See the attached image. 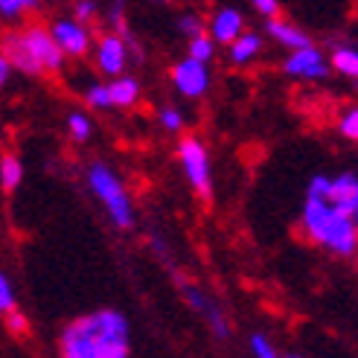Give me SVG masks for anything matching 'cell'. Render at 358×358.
I'll return each instance as SVG.
<instances>
[{
	"label": "cell",
	"mask_w": 358,
	"mask_h": 358,
	"mask_svg": "<svg viewBox=\"0 0 358 358\" xmlns=\"http://www.w3.org/2000/svg\"><path fill=\"white\" fill-rule=\"evenodd\" d=\"M59 350L64 358H125L131 352V327L122 312L99 309L70 320Z\"/></svg>",
	"instance_id": "obj_1"
},
{
	"label": "cell",
	"mask_w": 358,
	"mask_h": 358,
	"mask_svg": "<svg viewBox=\"0 0 358 358\" xmlns=\"http://www.w3.org/2000/svg\"><path fill=\"white\" fill-rule=\"evenodd\" d=\"M300 224L317 248H324V250H329V254L344 257V259L355 257V250H358L355 216L338 210L332 201L324 199V195L306 192V201H303V213H300Z\"/></svg>",
	"instance_id": "obj_2"
},
{
	"label": "cell",
	"mask_w": 358,
	"mask_h": 358,
	"mask_svg": "<svg viewBox=\"0 0 358 358\" xmlns=\"http://www.w3.org/2000/svg\"><path fill=\"white\" fill-rule=\"evenodd\" d=\"M0 52L6 56L12 70H21L27 76L59 73L67 62L44 24H27L24 29H6L3 38H0Z\"/></svg>",
	"instance_id": "obj_3"
},
{
	"label": "cell",
	"mask_w": 358,
	"mask_h": 358,
	"mask_svg": "<svg viewBox=\"0 0 358 358\" xmlns=\"http://www.w3.org/2000/svg\"><path fill=\"white\" fill-rule=\"evenodd\" d=\"M85 178H87V189L99 199L111 224L120 230H131L134 227V204H131L129 189L122 184V178L108 164H102V160H94V164L87 166Z\"/></svg>",
	"instance_id": "obj_4"
},
{
	"label": "cell",
	"mask_w": 358,
	"mask_h": 358,
	"mask_svg": "<svg viewBox=\"0 0 358 358\" xmlns=\"http://www.w3.org/2000/svg\"><path fill=\"white\" fill-rule=\"evenodd\" d=\"M178 164H181V172L187 178V184L192 187V192L201 201H210L213 199V160L199 137H184L178 143Z\"/></svg>",
	"instance_id": "obj_5"
},
{
	"label": "cell",
	"mask_w": 358,
	"mask_h": 358,
	"mask_svg": "<svg viewBox=\"0 0 358 358\" xmlns=\"http://www.w3.org/2000/svg\"><path fill=\"white\" fill-rule=\"evenodd\" d=\"M282 73L292 76V79H303V82H320V79L329 76V62L315 44H306V47H297L285 56Z\"/></svg>",
	"instance_id": "obj_6"
},
{
	"label": "cell",
	"mask_w": 358,
	"mask_h": 358,
	"mask_svg": "<svg viewBox=\"0 0 358 358\" xmlns=\"http://www.w3.org/2000/svg\"><path fill=\"white\" fill-rule=\"evenodd\" d=\"M47 29L52 41L59 44V50L64 52V59H82L91 50V29L79 24L76 17H56Z\"/></svg>",
	"instance_id": "obj_7"
},
{
	"label": "cell",
	"mask_w": 358,
	"mask_h": 358,
	"mask_svg": "<svg viewBox=\"0 0 358 358\" xmlns=\"http://www.w3.org/2000/svg\"><path fill=\"white\" fill-rule=\"evenodd\" d=\"M172 85H175L178 94H184L189 99H199V96L207 94V87H210V70H207L204 62L187 56L172 67Z\"/></svg>",
	"instance_id": "obj_8"
},
{
	"label": "cell",
	"mask_w": 358,
	"mask_h": 358,
	"mask_svg": "<svg viewBox=\"0 0 358 358\" xmlns=\"http://www.w3.org/2000/svg\"><path fill=\"white\" fill-rule=\"evenodd\" d=\"M184 300L207 320L210 332L216 335L219 341H227V338H230V327H227V317H224V312L219 309L216 300H213L210 294H204L201 289H195V285H184Z\"/></svg>",
	"instance_id": "obj_9"
},
{
	"label": "cell",
	"mask_w": 358,
	"mask_h": 358,
	"mask_svg": "<svg viewBox=\"0 0 358 358\" xmlns=\"http://www.w3.org/2000/svg\"><path fill=\"white\" fill-rule=\"evenodd\" d=\"M96 67L105 76L125 73V67H129V44H125L122 35L108 32L96 41Z\"/></svg>",
	"instance_id": "obj_10"
},
{
	"label": "cell",
	"mask_w": 358,
	"mask_h": 358,
	"mask_svg": "<svg viewBox=\"0 0 358 358\" xmlns=\"http://www.w3.org/2000/svg\"><path fill=\"white\" fill-rule=\"evenodd\" d=\"M204 29H207V35L216 44H230L236 38V35L245 29V17H242V12L239 9H234V6H222V9H216L213 12V17H210V24H204Z\"/></svg>",
	"instance_id": "obj_11"
},
{
	"label": "cell",
	"mask_w": 358,
	"mask_h": 358,
	"mask_svg": "<svg viewBox=\"0 0 358 358\" xmlns=\"http://www.w3.org/2000/svg\"><path fill=\"white\" fill-rule=\"evenodd\" d=\"M327 201H332L338 210L350 213V216H358V178L355 172H341L329 178V189L324 195Z\"/></svg>",
	"instance_id": "obj_12"
},
{
	"label": "cell",
	"mask_w": 358,
	"mask_h": 358,
	"mask_svg": "<svg viewBox=\"0 0 358 358\" xmlns=\"http://www.w3.org/2000/svg\"><path fill=\"white\" fill-rule=\"evenodd\" d=\"M265 29H268V35L280 44V47H289V50H297V47H306V44H312V38L306 32H303L297 24H292V21H282V17H265Z\"/></svg>",
	"instance_id": "obj_13"
},
{
	"label": "cell",
	"mask_w": 358,
	"mask_h": 358,
	"mask_svg": "<svg viewBox=\"0 0 358 358\" xmlns=\"http://www.w3.org/2000/svg\"><path fill=\"white\" fill-rule=\"evenodd\" d=\"M140 94H143V87L134 76H129V73L111 76V85H108L111 108H134V105L140 102Z\"/></svg>",
	"instance_id": "obj_14"
},
{
	"label": "cell",
	"mask_w": 358,
	"mask_h": 358,
	"mask_svg": "<svg viewBox=\"0 0 358 358\" xmlns=\"http://www.w3.org/2000/svg\"><path fill=\"white\" fill-rule=\"evenodd\" d=\"M227 47H230V62L239 64V67H245V64H250V62H254L259 52H262V35H259V32H245V29H242Z\"/></svg>",
	"instance_id": "obj_15"
},
{
	"label": "cell",
	"mask_w": 358,
	"mask_h": 358,
	"mask_svg": "<svg viewBox=\"0 0 358 358\" xmlns=\"http://www.w3.org/2000/svg\"><path fill=\"white\" fill-rule=\"evenodd\" d=\"M329 70H338L341 76L355 79V76H358V50H355L352 44L335 47L332 56H329Z\"/></svg>",
	"instance_id": "obj_16"
},
{
	"label": "cell",
	"mask_w": 358,
	"mask_h": 358,
	"mask_svg": "<svg viewBox=\"0 0 358 358\" xmlns=\"http://www.w3.org/2000/svg\"><path fill=\"white\" fill-rule=\"evenodd\" d=\"M21 181H24V164L15 155H0V187L12 192Z\"/></svg>",
	"instance_id": "obj_17"
},
{
	"label": "cell",
	"mask_w": 358,
	"mask_h": 358,
	"mask_svg": "<svg viewBox=\"0 0 358 358\" xmlns=\"http://www.w3.org/2000/svg\"><path fill=\"white\" fill-rule=\"evenodd\" d=\"M187 56H189V59H199V62H204V64H210L213 56H216V41H213L207 32L192 35L189 44H187Z\"/></svg>",
	"instance_id": "obj_18"
},
{
	"label": "cell",
	"mask_w": 358,
	"mask_h": 358,
	"mask_svg": "<svg viewBox=\"0 0 358 358\" xmlns=\"http://www.w3.org/2000/svg\"><path fill=\"white\" fill-rule=\"evenodd\" d=\"M67 134L73 137L76 143H85L87 137L94 134V122L85 111H70L67 114Z\"/></svg>",
	"instance_id": "obj_19"
},
{
	"label": "cell",
	"mask_w": 358,
	"mask_h": 358,
	"mask_svg": "<svg viewBox=\"0 0 358 358\" xmlns=\"http://www.w3.org/2000/svg\"><path fill=\"white\" fill-rule=\"evenodd\" d=\"M38 6H41V0H0V17L3 21H17V17H24L27 12Z\"/></svg>",
	"instance_id": "obj_20"
},
{
	"label": "cell",
	"mask_w": 358,
	"mask_h": 358,
	"mask_svg": "<svg viewBox=\"0 0 358 358\" xmlns=\"http://www.w3.org/2000/svg\"><path fill=\"white\" fill-rule=\"evenodd\" d=\"M85 102H87V108H94V111H108L111 108V96H108V85H87L85 87Z\"/></svg>",
	"instance_id": "obj_21"
},
{
	"label": "cell",
	"mask_w": 358,
	"mask_h": 358,
	"mask_svg": "<svg viewBox=\"0 0 358 358\" xmlns=\"http://www.w3.org/2000/svg\"><path fill=\"white\" fill-rule=\"evenodd\" d=\"M248 347H250V355H257V358H277V355H280L277 344H274L265 332H254V335H250Z\"/></svg>",
	"instance_id": "obj_22"
},
{
	"label": "cell",
	"mask_w": 358,
	"mask_h": 358,
	"mask_svg": "<svg viewBox=\"0 0 358 358\" xmlns=\"http://www.w3.org/2000/svg\"><path fill=\"white\" fill-rule=\"evenodd\" d=\"M338 131L344 140H358V108H347L338 120Z\"/></svg>",
	"instance_id": "obj_23"
},
{
	"label": "cell",
	"mask_w": 358,
	"mask_h": 358,
	"mask_svg": "<svg viewBox=\"0 0 358 358\" xmlns=\"http://www.w3.org/2000/svg\"><path fill=\"white\" fill-rule=\"evenodd\" d=\"M3 317H6V329H9L15 338H24V335L29 332V320H27V315H24V312H17V306H15V309H9Z\"/></svg>",
	"instance_id": "obj_24"
},
{
	"label": "cell",
	"mask_w": 358,
	"mask_h": 358,
	"mask_svg": "<svg viewBox=\"0 0 358 358\" xmlns=\"http://www.w3.org/2000/svg\"><path fill=\"white\" fill-rule=\"evenodd\" d=\"M157 120H160V125H164V131H169V134H178L184 129V114L178 108H164L157 114Z\"/></svg>",
	"instance_id": "obj_25"
},
{
	"label": "cell",
	"mask_w": 358,
	"mask_h": 358,
	"mask_svg": "<svg viewBox=\"0 0 358 358\" xmlns=\"http://www.w3.org/2000/svg\"><path fill=\"white\" fill-rule=\"evenodd\" d=\"M96 12H99L96 0H76V3H73V17L79 24H91L96 17Z\"/></svg>",
	"instance_id": "obj_26"
},
{
	"label": "cell",
	"mask_w": 358,
	"mask_h": 358,
	"mask_svg": "<svg viewBox=\"0 0 358 358\" xmlns=\"http://www.w3.org/2000/svg\"><path fill=\"white\" fill-rule=\"evenodd\" d=\"M9 309H15V289H12L9 277L0 271V315H6Z\"/></svg>",
	"instance_id": "obj_27"
},
{
	"label": "cell",
	"mask_w": 358,
	"mask_h": 358,
	"mask_svg": "<svg viewBox=\"0 0 358 358\" xmlns=\"http://www.w3.org/2000/svg\"><path fill=\"white\" fill-rule=\"evenodd\" d=\"M178 29H181L187 38H192V35L204 32V24H201L199 15H181V21H178Z\"/></svg>",
	"instance_id": "obj_28"
},
{
	"label": "cell",
	"mask_w": 358,
	"mask_h": 358,
	"mask_svg": "<svg viewBox=\"0 0 358 358\" xmlns=\"http://www.w3.org/2000/svg\"><path fill=\"white\" fill-rule=\"evenodd\" d=\"M250 3H254V9H257L262 17L280 15V0H250Z\"/></svg>",
	"instance_id": "obj_29"
},
{
	"label": "cell",
	"mask_w": 358,
	"mask_h": 358,
	"mask_svg": "<svg viewBox=\"0 0 358 358\" xmlns=\"http://www.w3.org/2000/svg\"><path fill=\"white\" fill-rule=\"evenodd\" d=\"M9 76H12V64L6 62L3 52H0V91H3V87L9 85Z\"/></svg>",
	"instance_id": "obj_30"
}]
</instances>
